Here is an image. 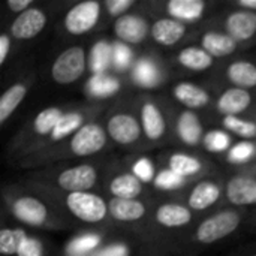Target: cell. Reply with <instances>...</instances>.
Returning <instances> with one entry per match:
<instances>
[{
	"instance_id": "cell-1",
	"label": "cell",
	"mask_w": 256,
	"mask_h": 256,
	"mask_svg": "<svg viewBox=\"0 0 256 256\" xmlns=\"http://www.w3.org/2000/svg\"><path fill=\"white\" fill-rule=\"evenodd\" d=\"M87 68V58L82 46H70L60 52L51 66V76L57 84L68 86L78 81Z\"/></svg>"
},
{
	"instance_id": "cell-2",
	"label": "cell",
	"mask_w": 256,
	"mask_h": 256,
	"mask_svg": "<svg viewBox=\"0 0 256 256\" xmlns=\"http://www.w3.org/2000/svg\"><path fill=\"white\" fill-rule=\"evenodd\" d=\"M66 207L70 214L86 224H99L108 214L106 201L92 192H75L66 196Z\"/></svg>"
},
{
	"instance_id": "cell-3",
	"label": "cell",
	"mask_w": 256,
	"mask_h": 256,
	"mask_svg": "<svg viewBox=\"0 0 256 256\" xmlns=\"http://www.w3.org/2000/svg\"><path fill=\"white\" fill-rule=\"evenodd\" d=\"M242 222V216L237 212H220L204 219L196 228V240L201 244H213L228 236H231Z\"/></svg>"
},
{
	"instance_id": "cell-4",
	"label": "cell",
	"mask_w": 256,
	"mask_h": 256,
	"mask_svg": "<svg viewBox=\"0 0 256 256\" xmlns=\"http://www.w3.org/2000/svg\"><path fill=\"white\" fill-rule=\"evenodd\" d=\"M100 18V3L96 0L81 2L72 6L64 16V28L74 36L90 32Z\"/></svg>"
},
{
	"instance_id": "cell-5",
	"label": "cell",
	"mask_w": 256,
	"mask_h": 256,
	"mask_svg": "<svg viewBox=\"0 0 256 256\" xmlns=\"http://www.w3.org/2000/svg\"><path fill=\"white\" fill-rule=\"evenodd\" d=\"M106 144V132L96 123H86L72 135L69 142L70 152L75 156L86 158L99 153Z\"/></svg>"
},
{
	"instance_id": "cell-6",
	"label": "cell",
	"mask_w": 256,
	"mask_h": 256,
	"mask_svg": "<svg viewBox=\"0 0 256 256\" xmlns=\"http://www.w3.org/2000/svg\"><path fill=\"white\" fill-rule=\"evenodd\" d=\"M98 182V171L92 165H76L62 171L56 183L60 189L75 194V192H87Z\"/></svg>"
},
{
	"instance_id": "cell-7",
	"label": "cell",
	"mask_w": 256,
	"mask_h": 256,
	"mask_svg": "<svg viewBox=\"0 0 256 256\" xmlns=\"http://www.w3.org/2000/svg\"><path fill=\"white\" fill-rule=\"evenodd\" d=\"M10 210L15 219L30 226H44L50 219L46 206L34 196H20L10 204Z\"/></svg>"
},
{
	"instance_id": "cell-8",
	"label": "cell",
	"mask_w": 256,
	"mask_h": 256,
	"mask_svg": "<svg viewBox=\"0 0 256 256\" xmlns=\"http://www.w3.org/2000/svg\"><path fill=\"white\" fill-rule=\"evenodd\" d=\"M141 129L142 128L138 120L126 112L114 114L106 124V132L111 140L122 146H129L138 141V138L141 136Z\"/></svg>"
},
{
	"instance_id": "cell-9",
	"label": "cell",
	"mask_w": 256,
	"mask_h": 256,
	"mask_svg": "<svg viewBox=\"0 0 256 256\" xmlns=\"http://www.w3.org/2000/svg\"><path fill=\"white\" fill-rule=\"evenodd\" d=\"M46 26V14L39 8H30L20 14L10 24V34L15 39L26 40L36 38Z\"/></svg>"
},
{
	"instance_id": "cell-10",
	"label": "cell",
	"mask_w": 256,
	"mask_h": 256,
	"mask_svg": "<svg viewBox=\"0 0 256 256\" xmlns=\"http://www.w3.org/2000/svg\"><path fill=\"white\" fill-rule=\"evenodd\" d=\"M226 200L237 206L246 207L256 204V178L249 176H234L225 188Z\"/></svg>"
},
{
	"instance_id": "cell-11",
	"label": "cell",
	"mask_w": 256,
	"mask_h": 256,
	"mask_svg": "<svg viewBox=\"0 0 256 256\" xmlns=\"http://www.w3.org/2000/svg\"><path fill=\"white\" fill-rule=\"evenodd\" d=\"M226 34L234 40H249L256 34V12L240 9L234 10L225 20Z\"/></svg>"
},
{
	"instance_id": "cell-12",
	"label": "cell",
	"mask_w": 256,
	"mask_h": 256,
	"mask_svg": "<svg viewBox=\"0 0 256 256\" xmlns=\"http://www.w3.org/2000/svg\"><path fill=\"white\" fill-rule=\"evenodd\" d=\"M114 33L124 44H140L147 38L148 24L138 15H123L117 18Z\"/></svg>"
},
{
	"instance_id": "cell-13",
	"label": "cell",
	"mask_w": 256,
	"mask_h": 256,
	"mask_svg": "<svg viewBox=\"0 0 256 256\" xmlns=\"http://www.w3.org/2000/svg\"><path fill=\"white\" fill-rule=\"evenodd\" d=\"M150 32H152V38L158 44L164 46H174L186 34V26L184 22L168 16L154 21Z\"/></svg>"
},
{
	"instance_id": "cell-14",
	"label": "cell",
	"mask_w": 256,
	"mask_h": 256,
	"mask_svg": "<svg viewBox=\"0 0 256 256\" xmlns=\"http://www.w3.org/2000/svg\"><path fill=\"white\" fill-rule=\"evenodd\" d=\"M252 104V94L244 90V88H228L225 90L219 100H218V110L225 114V117L228 116H238L240 112L246 111Z\"/></svg>"
},
{
	"instance_id": "cell-15",
	"label": "cell",
	"mask_w": 256,
	"mask_h": 256,
	"mask_svg": "<svg viewBox=\"0 0 256 256\" xmlns=\"http://www.w3.org/2000/svg\"><path fill=\"white\" fill-rule=\"evenodd\" d=\"M154 218L156 222L165 228H182L190 224L192 212L189 207H184L182 204L166 202L156 210Z\"/></svg>"
},
{
	"instance_id": "cell-16",
	"label": "cell",
	"mask_w": 256,
	"mask_h": 256,
	"mask_svg": "<svg viewBox=\"0 0 256 256\" xmlns=\"http://www.w3.org/2000/svg\"><path fill=\"white\" fill-rule=\"evenodd\" d=\"M141 128L146 136L152 141L162 138L166 130V122L159 110V106L153 102H146L141 106Z\"/></svg>"
},
{
	"instance_id": "cell-17",
	"label": "cell",
	"mask_w": 256,
	"mask_h": 256,
	"mask_svg": "<svg viewBox=\"0 0 256 256\" xmlns=\"http://www.w3.org/2000/svg\"><path fill=\"white\" fill-rule=\"evenodd\" d=\"M108 212L112 219L118 222H136L142 219L147 213L146 206L138 200H120L112 198L108 202Z\"/></svg>"
},
{
	"instance_id": "cell-18",
	"label": "cell",
	"mask_w": 256,
	"mask_h": 256,
	"mask_svg": "<svg viewBox=\"0 0 256 256\" xmlns=\"http://www.w3.org/2000/svg\"><path fill=\"white\" fill-rule=\"evenodd\" d=\"M176 130L178 138L186 144V146H198L202 140L204 130L202 124L192 111H184L178 116Z\"/></svg>"
},
{
	"instance_id": "cell-19",
	"label": "cell",
	"mask_w": 256,
	"mask_h": 256,
	"mask_svg": "<svg viewBox=\"0 0 256 256\" xmlns=\"http://www.w3.org/2000/svg\"><path fill=\"white\" fill-rule=\"evenodd\" d=\"M207 3L204 0H170L166 12L171 18L178 21H196L202 16Z\"/></svg>"
},
{
	"instance_id": "cell-20",
	"label": "cell",
	"mask_w": 256,
	"mask_h": 256,
	"mask_svg": "<svg viewBox=\"0 0 256 256\" xmlns=\"http://www.w3.org/2000/svg\"><path fill=\"white\" fill-rule=\"evenodd\" d=\"M220 196V188L213 182H201L194 188L189 195V208L201 212L212 207Z\"/></svg>"
},
{
	"instance_id": "cell-21",
	"label": "cell",
	"mask_w": 256,
	"mask_h": 256,
	"mask_svg": "<svg viewBox=\"0 0 256 256\" xmlns=\"http://www.w3.org/2000/svg\"><path fill=\"white\" fill-rule=\"evenodd\" d=\"M174 96L180 104L192 110L202 108L210 102V94L192 82H178L174 87Z\"/></svg>"
},
{
	"instance_id": "cell-22",
	"label": "cell",
	"mask_w": 256,
	"mask_h": 256,
	"mask_svg": "<svg viewBox=\"0 0 256 256\" xmlns=\"http://www.w3.org/2000/svg\"><path fill=\"white\" fill-rule=\"evenodd\" d=\"M201 46L214 58V57H226L232 54L237 48V40H234L230 34L207 32L201 39Z\"/></svg>"
},
{
	"instance_id": "cell-23",
	"label": "cell",
	"mask_w": 256,
	"mask_h": 256,
	"mask_svg": "<svg viewBox=\"0 0 256 256\" xmlns=\"http://www.w3.org/2000/svg\"><path fill=\"white\" fill-rule=\"evenodd\" d=\"M110 192L114 198L136 200V196L142 192V183L134 174L124 172V174H120L111 180Z\"/></svg>"
},
{
	"instance_id": "cell-24",
	"label": "cell",
	"mask_w": 256,
	"mask_h": 256,
	"mask_svg": "<svg viewBox=\"0 0 256 256\" xmlns=\"http://www.w3.org/2000/svg\"><path fill=\"white\" fill-rule=\"evenodd\" d=\"M226 78L237 88H252L256 87V66L250 62H234L226 69Z\"/></svg>"
},
{
	"instance_id": "cell-25",
	"label": "cell",
	"mask_w": 256,
	"mask_h": 256,
	"mask_svg": "<svg viewBox=\"0 0 256 256\" xmlns=\"http://www.w3.org/2000/svg\"><path fill=\"white\" fill-rule=\"evenodd\" d=\"M177 60L182 66H184L186 69L195 70V72H202L213 66V57L202 46L183 48L178 52Z\"/></svg>"
},
{
	"instance_id": "cell-26",
	"label": "cell",
	"mask_w": 256,
	"mask_h": 256,
	"mask_svg": "<svg viewBox=\"0 0 256 256\" xmlns=\"http://www.w3.org/2000/svg\"><path fill=\"white\" fill-rule=\"evenodd\" d=\"M27 94V87L22 82H16L10 86L0 98V123H4L15 110L21 105Z\"/></svg>"
},
{
	"instance_id": "cell-27",
	"label": "cell",
	"mask_w": 256,
	"mask_h": 256,
	"mask_svg": "<svg viewBox=\"0 0 256 256\" xmlns=\"http://www.w3.org/2000/svg\"><path fill=\"white\" fill-rule=\"evenodd\" d=\"M168 165L172 172H176L177 176H180L183 178L195 176L202 170V162L198 158H194V156L184 154V153H174L170 158Z\"/></svg>"
},
{
	"instance_id": "cell-28",
	"label": "cell",
	"mask_w": 256,
	"mask_h": 256,
	"mask_svg": "<svg viewBox=\"0 0 256 256\" xmlns=\"http://www.w3.org/2000/svg\"><path fill=\"white\" fill-rule=\"evenodd\" d=\"M27 238L28 236L22 228H3L0 231V254L3 256L16 255Z\"/></svg>"
},
{
	"instance_id": "cell-29",
	"label": "cell",
	"mask_w": 256,
	"mask_h": 256,
	"mask_svg": "<svg viewBox=\"0 0 256 256\" xmlns=\"http://www.w3.org/2000/svg\"><path fill=\"white\" fill-rule=\"evenodd\" d=\"M63 114L64 112L58 106H50L42 110L33 122V130L38 135H51Z\"/></svg>"
},
{
	"instance_id": "cell-30",
	"label": "cell",
	"mask_w": 256,
	"mask_h": 256,
	"mask_svg": "<svg viewBox=\"0 0 256 256\" xmlns=\"http://www.w3.org/2000/svg\"><path fill=\"white\" fill-rule=\"evenodd\" d=\"M111 63L112 46L105 40H99L98 44H94L90 52V68L94 72V75H102Z\"/></svg>"
},
{
	"instance_id": "cell-31",
	"label": "cell",
	"mask_w": 256,
	"mask_h": 256,
	"mask_svg": "<svg viewBox=\"0 0 256 256\" xmlns=\"http://www.w3.org/2000/svg\"><path fill=\"white\" fill-rule=\"evenodd\" d=\"M82 116L76 111H72V112H64L63 117L60 118V122L57 123L56 129L52 130L51 134V138L58 141V140H63L66 138L68 135L70 134H75L76 130H80L84 123H82Z\"/></svg>"
},
{
	"instance_id": "cell-32",
	"label": "cell",
	"mask_w": 256,
	"mask_h": 256,
	"mask_svg": "<svg viewBox=\"0 0 256 256\" xmlns=\"http://www.w3.org/2000/svg\"><path fill=\"white\" fill-rule=\"evenodd\" d=\"M222 124L228 132H232L234 135H237L240 138H244V140L256 138V123L248 122L244 118H240L238 116L225 117Z\"/></svg>"
},
{
	"instance_id": "cell-33",
	"label": "cell",
	"mask_w": 256,
	"mask_h": 256,
	"mask_svg": "<svg viewBox=\"0 0 256 256\" xmlns=\"http://www.w3.org/2000/svg\"><path fill=\"white\" fill-rule=\"evenodd\" d=\"M134 78L140 86L153 87L159 82V72L150 60H141L134 69Z\"/></svg>"
},
{
	"instance_id": "cell-34",
	"label": "cell",
	"mask_w": 256,
	"mask_h": 256,
	"mask_svg": "<svg viewBox=\"0 0 256 256\" xmlns=\"http://www.w3.org/2000/svg\"><path fill=\"white\" fill-rule=\"evenodd\" d=\"M88 90L96 98H105L118 90V82L105 74L93 75V78L88 81Z\"/></svg>"
},
{
	"instance_id": "cell-35",
	"label": "cell",
	"mask_w": 256,
	"mask_h": 256,
	"mask_svg": "<svg viewBox=\"0 0 256 256\" xmlns=\"http://www.w3.org/2000/svg\"><path fill=\"white\" fill-rule=\"evenodd\" d=\"M204 144L210 152H225L230 148L231 138L224 130H210L204 136Z\"/></svg>"
},
{
	"instance_id": "cell-36",
	"label": "cell",
	"mask_w": 256,
	"mask_h": 256,
	"mask_svg": "<svg viewBox=\"0 0 256 256\" xmlns=\"http://www.w3.org/2000/svg\"><path fill=\"white\" fill-rule=\"evenodd\" d=\"M156 186L160 188V189H166V190H171V189H178L183 183H184V178L177 176L176 172H172L171 170H165L162 172H159L156 176V180H154Z\"/></svg>"
},
{
	"instance_id": "cell-37",
	"label": "cell",
	"mask_w": 256,
	"mask_h": 256,
	"mask_svg": "<svg viewBox=\"0 0 256 256\" xmlns=\"http://www.w3.org/2000/svg\"><path fill=\"white\" fill-rule=\"evenodd\" d=\"M254 153H255V147H254V144H250V142H246V141H244V142H240V144H237L236 147H232L228 156H230V160L240 164V162H246V160H249V159L254 156Z\"/></svg>"
},
{
	"instance_id": "cell-38",
	"label": "cell",
	"mask_w": 256,
	"mask_h": 256,
	"mask_svg": "<svg viewBox=\"0 0 256 256\" xmlns=\"http://www.w3.org/2000/svg\"><path fill=\"white\" fill-rule=\"evenodd\" d=\"M132 62V52L126 45H112V63L117 69H126Z\"/></svg>"
},
{
	"instance_id": "cell-39",
	"label": "cell",
	"mask_w": 256,
	"mask_h": 256,
	"mask_svg": "<svg viewBox=\"0 0 256 256\" xmlns=\"http://www.w3.org/2000/svg\"><path fill=\"white\" fill-rule=\"evenodd\" d=\"M132 174H134L135 177H138L141 182H150V180H153V177H154L153 164H152L148 159L142 158V159H140V160L135 162V165H134V172H132Z\"/></svg>"
},
{
	"instance_id": "cell-40",
	"label": "cell",
	"mask_w": 256,
	"mask_h": 256,
	"mask_svg": "<svg viewBox=\"0 0 256 256\" xmlns=\"http://www.w3.org/2000/svg\"><path fill=\"white\" fill-rule=\"evenodd\" d=\"M16 256H44V246L36 237H28L20 248Z\"/></svg>"
},
{
	"instance_id": "cell-41",
	"label": "cell",
	"mask_w": 256,
	"mask_h": 256,
	"mask_svg": "<svg viewBox=\"0 0 256 256\" xmlns=\"http://www.w3.org/2000/svg\"><path fill=\"white\" fill-rule=\"evenodd\" d=\"M134 4H135V0H106L105 2V8L108 9V12L118 18L126 15L124 12H128V9H130Z\"/></svg>"
},
{
	"instance_id": "cell-42",
	"label": "cell",
	"mask_w": 256,
	"mask_h": 256,
	"mask_svg": "<svg viewBox=\"0 0 256 256\" xmlns=\"http://www.w3.org/2000/svg\"><path fill=\"white\" fill-rule=\"evenodd\" d=\"M96 243H98V238H96V237H84V238H78V240L74 243L72 249H74L75 252H82V250L86 252V250L94 248Z\"/></svg>"
},
{
	"instance_id": "cell-43",
	"label": "cell",
	"mask_w": 256,
	"mask_h": 256,
	"mask_svg": "<svg viewBox=\"0 0 256 256\" xmlns=\"http://www.w3.org/2000/svg\"><path fill=\"white\" fill-rule=\"evenodd\" d=\"M8 8L12 10V12H26L27 9L33 8V0H8L6 2Z\"/></svg>"
},
{
	"instance_id": "cell-44",
	"label": "cell",
	"mask_w": 256,
	"mask_h": 256,
	"mask_svg": "<svg viewBox=\"0 0 256 256\" xmlns=\"http://www.w3.org/2000/svg\"><path fill=\"white\" fill-rule=\"evenodd\" d=\"M10 51V38L9 34H0V64H3L8 58V54Z\"/></svg>"
},
{
	"instance_id": "cell-45",
	"label": "cell",
	"mask_w": 256,
	"mask_h": 256,
	"mask_svg": "<svg viewBox=\"0 0 256 256\" xmlns=\"http://www.w3.org/2000/svg\"><path fill=\"white\" fill-rule=\"evenodd\" d=\"M238 6H242L246 10L256 12V0H240L238 2Z\"/></svg>"
},
{
	"instance_id": "cell-46",
	"label": "cell",
	"mask_w": 256,
	"mask_h": 256,
	"mask_svg": "<svg viewBox=\"0 0 256 256\" xmlns=\"http://www.w3.org/2000/svg\"><path fill=\"white\" fill-rule=\"evenodd\" d=\"M254 256H256V255H254Z\"/></svg>"
}]
</instances>
